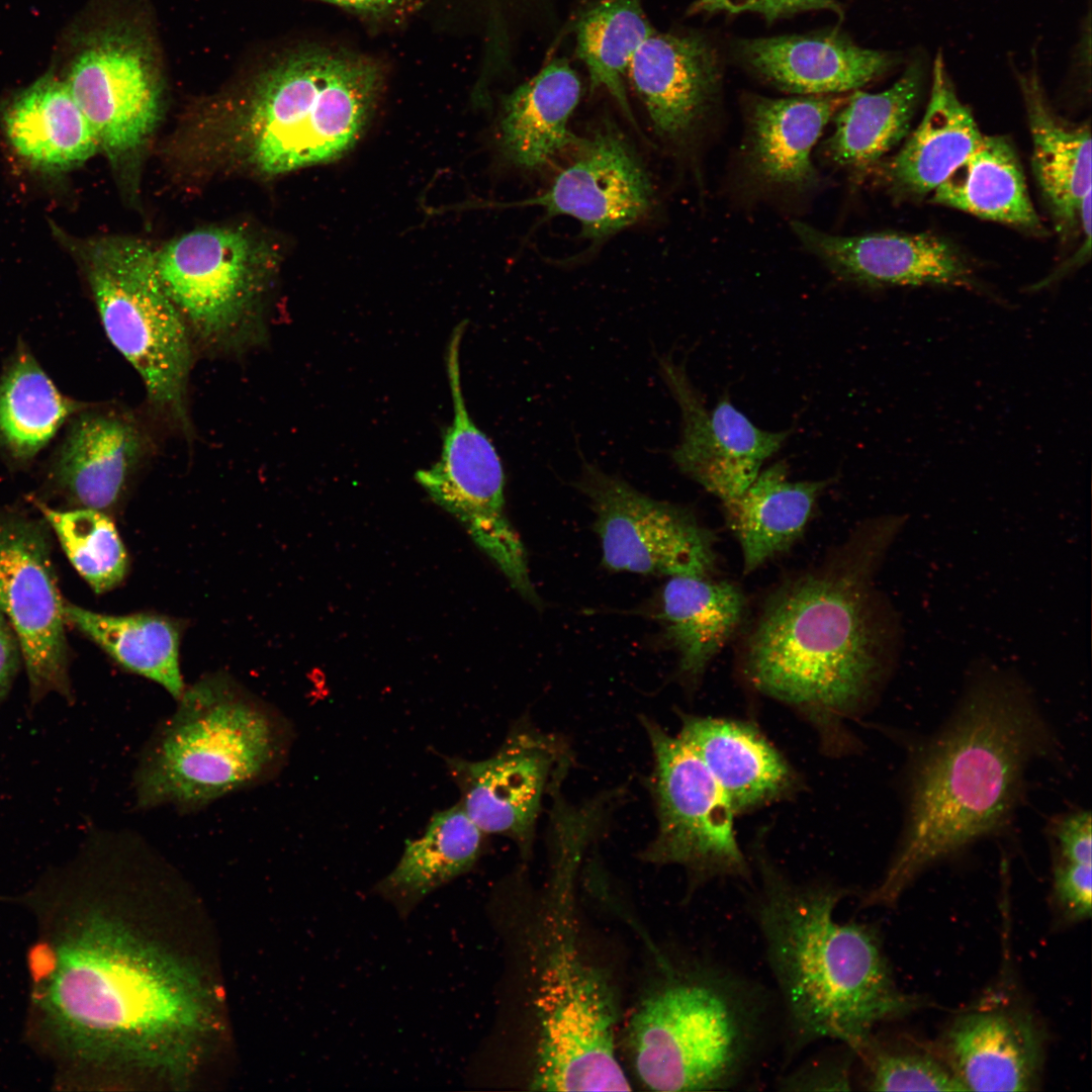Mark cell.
<instances>
[{"instance_id":"obj_34","label":"cell","mask_w":1092,"mask_h":1092,"mask_svg":"<svg viewBox=\"0 0 1092 1092\" xmlns=\"http://www.w3.org/2000/svg\"><path fill=\"white\" fill-rule=\"evenodd\" d=\"M483 839L484 833L459 803L436 812L423 836L406 841L399 861L376 890L404 911L469 872L483 850Z\"/></svg>"},{"instance_id":"obj_6","label":"cell","mask_w":1092,"mask_h":1092,"mask_svg":"<svg viewBox=\"0 0 1092 1092\" xmlns=\"http://www.w3.org/2000/svg\"><path fill=\"white\" fill-rule=\"evenodd\" d=\"M154 729L133 774L135 807L181 813L263 785L283 767L289 721L223 671L208 673L176 700Z\"/></svg>"},{"instance_id":"obj_15","label":"cell","mask_w":1092,"mask_h":1092,"mask_svg":"<svg viewBox=\"0 0 1092 1092\" xmlns=\"http://www.w3.org/2000/svg\"><path fill=\"white\" fill-rule=\"evenodd\" d=\"M64 606L44 528L0 516V615L18 642L34 702L50 693L72 700Z\"/></svg>"},{"instance_id":"obj_35","label":"cell","mask_w":1092,"mask_h":1092,"mask_svg":"<svg viewBox=\"0 0 1092 1092\" xmlns=\"http://www.w3.org/2000/svg\"><path fill=\"white\" fill-rule=\"evenodd\" d=\"M65 618L116 663L153 680L175 700L183 693L180 624L154 614L106 615L65 603Z\"/></svg>"},{"instance_id":"obj_11","label":"cell","mask_w":1092,"mask_h":1092,"mask_svg":"<svg viewBox=\"0 0 1092 1092\" xmlns=\"http://www.w3.org/2000/svg\"><path fill=\"white\" fill-rule=\"evenodd\" d=\"M641 722L652 749L650 788L658 823L642 858L682 867L691 894L717 879L753 882L736 838V813L709 769L678 735L647 717Z\"/></svg>"},{"instance_id":"obj_36","label":"cell","mask_w":1092,"mask_h":1092,"mask_svg":"<svg viewBox=\"0 0 1092 1092\" xmlns=\"http://www.w3.org/2000/svg\"><path fill=\"white\" fill-rule=\"evenodd\" d=\"M653 31L639 0H600L576 23V55L588 71L592 89H606L632 123L624 75Z\"/></svg>"},{"instance_id":"obj_16","label":"cell","mask_w":1092,"mask_h":1092,"mask_svg":"<svg viewBox=\"0 0 1092 1092\" xmlns=\"http://www.w3.org/2000/svg\"><path fill=\"white\" fill-rule=\"evenodd\" d=\"M459 804L484 834L515 841L528 858L544 798L560 787L569 764L558 738L526 725L513 728L489 757L446 759Z\"/></svg>"},{"instance_id":"obj_12","label":"cell","mask_w":1092,"mask_h":1092,"mask_svg":"<svg viewBox=\"0 0 1092 1092\" xmlns=\"http://www.w3.org/2000/svg\"><path fill=\"white\" fill-rule=\"evenodd\" d=\"M465 323L455 327L447 349V374L454 418L438 462L416 479L431 498L457 518L512 587L534 607L542 602L530 576L528 556L506 512L505 473L497 452L470 418L460 376Z\"/></svg>"},{"instance_id":"obj_28","label":"cell","mask_w":1092,"mask_h":1092,"mask_svg":"<svg viewBox=\"0 0 1092 1092\" xmlns=\"http://www.w3.org/2000/svg\"><path fill=\"white\" fill-rule=\"evenodd\" d=\"M145 450L146 438L130 416L84 415L63 447L59 482L79 508L106 513L119 503Z\"/></svg>"},{"instance_id":"obj_25","label":"cell","mask_w":1092,"mask_h":1092,"mask_svg":"<svg viewBox=\"0 0 1092 1092\" xmlns=\"http://www.w3.org/2000/svg\"><path fill=\"white\" fill-rule=\"evenodd\" d=\"M1035 64L1015 75L1032 140L1034 175L1058 231L1065 235L1080 228L1082 203L1091 192V129L1055 112Z\"/></svg>"},{"instance_id":"obj_18","label":"cell","mask_w":1092,"mask_h":1092,"mask_svg":"<svg viewBox=\"0 0 1092 1092\" xmlns=\"http://www.w3.org/2000/svg\"><path fill=\"white\" fill-rule=\"evenodd\" d=\"M660 367L682 416L681 439L671 453L674 463L722 504L736 498L758 475L762 463L782 447L790 432L757 428L728 396L710 412L681 366L662 358Z\"/></svg>"},{"instance_id":"obj_40","label":"cell","mask_w":1092,"mask_h":1092,"mask_svg":"<svg viewBox=\"0 0 1092 1092\" xmlns=\"http://www.w3.org/2000/svg\"><path fill=\"white\" fill-rule=\"evenodd\" d=\"M854 1052L838 1042L832 1051L825 1052L792 1069L778 1082L779 1090L816 1091L850 1090Z\"/></svg>"},{"instance_id":"obj_19","label":"cell","mask_w":1092,"mask_h":1092,"mask_svg":"<svg viewBox=\"0 0 1092 1092\" xmlns=\"http://www.w3.org/2000/svg\"><path fill=\"white\" fill-rule=\"evenodd\" d=\"M791 228L802 245L841 279L867 286L973 285V272L949 243L928 234L837 236L806 222Z\"/></svg>"},{"instance_id":"obj_45","label":"cell","mask_w":1092,"mask_h":1092,"mask_svg":"<svg viewBox=\"0 0 1092 1092\" xmlns=\"http://www.w3.org/2000/svg\"><path fill=\"white\" fill-rule=\"evenodd\" d=\"M343 7L361 10H379L396 4L399 0H323Z\"/></svg>"},{"instance_id":"obj_13","label":"cell","mask_w":1092,"mask_h":1092,"mask_svg":"<svg viewBox=\"0 0 1092 1092\" xmlns=\"http://www.w3.org/2000/svg\"><path fill=\"white\" fill-rule=\"evenodd\" d=\"M575 486L590 502L606 568L711 576L716 563L713 534L687 508L654 499L586 462Z\"/></svg>"},{"instance_id":"obj_22","label":"cell","mask_w":1092,"mask_h":1092,"mask_svg":"<svg viewBox=\"0 0 1092 1092\" xmlns=\"http://www.w3.org/2000/svg\"><path fill=\"white\" fill-rule=\"evenodd\" d=\"M627 74L657 134L680 142L707 112L720 69L715 49L703 37L653 31L634 54Z\"/></svg>"},{"instance_id":"obj_1","label":"cell","mask_w":1092,"mask_h":1092,"mask_svg":"<svg viewBox=\"0 0 1092 1092\" xmlns=\"http://www.w3.org/2000/svg\"><path fill=\"white\" fill-rule=\"evenodd\" d=\"M29 899L41 922L29 953L33 1031L60 1067L184 1076L211 1022L200 977L81 899L62 872Z\"/></svg>"},{"instance_id":"obj_38","label":"cell","mask_w":1092,"mask_h":1092,"mask_svg":"<svg viewBox=\"0 0 1092 1092\" xmlns=\"http://www.w3.org/2000/svg\"><path fill=\"white\" fill-rule=\"evenodd\" d=\"M37 508L71 564L95 593L108 592L124 579L127 552L105 512L88 508L58 511L40 503Z\"/></svg>"},{"instance_id":"obj_4","label":"cell","mask_w":1092,"mask_h":1092,"mask_svg":"<svg viewBox=\"0 0 1092 1092\" xmlns=\"http://www.w3.org/2000/svg\"><path fill=\"white\" fill-rule=\"evenodd\" d=\"M755 866L749 908L777 986L784 1066L821 1040L855 1053L877 1026L919 1007L897 987L874 926L836 919L851 889L795 882L760 854Z\"/></svg>"},{"instance_id":"obj_10","label":"cell","mask_w":1092,"mask_h":1092,"mask_svg":"<svg viewBox=\"0 0 1092 1092\" xmlns=\"http://www.w3.org/2000/svg\"><path fill=\"white\" fill-rule=\"evenodd\" d=\"M275 249L241 228H204L156 250L160 281L190 332L234 347L255 333Z\"/></svg>"},{"instance_id":"obj_31","label":"cell","mask_w":1092,"mask_h":1092,"mask_svg":"<svg viewBox=\"0 0 1092 1092\" xmlns=\"http://www.w3.org/2000/svg\"><path fill=\"white\" fill-rule=\"evenodd\" d=\"M826 480L791 481L784 461L760 471L736 498L723 503L728 528L748 574L800 538Z\"/></svg>"},{"instance_id":"obj_44","label":"cell","mask_w":1092,"mask_h":1092,"mask_svg":"<svg viewBox=\"0 0 1092 1092\" xmlns=\"http://www.w3.org/2000/svg\"><path fill=\"white\" fill-rule=\"evenodd\" d=\"M20 648L11 628L0 615V696L12 680L19 663Z\"/></svg>"},{"instance_id":"obj_7","label":"cell","mask_w":1092,"mask_h":1092,"mask_svg":"<svg viewBox=\"0 0 1092 1092\" xmlns=\"http://www.w3.org/2000/svg\"><path fill=\"white\" fill-rule=\"evenodd\" d=\"M380 86L363 60L308 50L291 54L252 84L237 121L244 160L269 176L335 161L357 143Z\"/></svg>"},{"instance_id":"obj_42","label":"cell","mask_w":1092,"mask_h":1092,"mask_svg":"<svg viewBox=\"0 0 1092 1092\" xmlns=\"http://www.w3.org/2000/svg\"><path fill=\"white\" fill-rule=\"evenodd\" d=\"M810 10H830L840 15L841 6L836 0H696L689 14H730L753 12L767 21Z\"/></svg>"},{"instance_id":"obj_17","label":"cell","mask_w":1092,"mask_h":1092,"mask_svg":"<svg viewBox=\"0 0 1092 1092\" xmlns=\"http://www.w3.org/2000/svg\"><path fill=\"white\" fill-rule=\"evenodd\" d=\"M539 206L547 216L567 215L582 236L600 242L637 222L653 205V187L623 134L605 122L580 141L577 155L535 197L509 206Z\"/></svg>"},{"instance_id":"obj_20","label":"cell","mask_w":1092,"mask_h":1092,"mask_svg":"<svg viewBox=\"0 0 1092 1092\" xmlns=\"http://www.w3.org/2000/svg\"><path fill=\"white\" fill-rule=\"evenodd\" d=\"M935 1053L966 1091H1033L1043 1068V1033L1027 1011L994 1004L958 1015Z\"/></svg>"},{"instance_id":"obj_21","label":"cell","mask_w":1092,"mask_h":1092,"mask_svg":"<svg viewBox=\"0 0 1092 1092\" xmlns=\"http://www.w3.org/2000/svg\"><path fill=\"white\" fill-rule=\"evenodd\" d=\"M737 56L774 86L796 94L856 90L900 62L891 52L859 47L837 30L743 39Z\"/></svg>"},{"instance_id":"obj_2","label":"cell","mask_w":1092,"mask_h":1092,"mask_svg":"<svg viewBox=\"0 0 1092 1092\" xmlns=\"http://www.w3.org/2000/svg\"><path fill=\"white\" fill-rule=\"evenodd\" d=\"M906 520L864 521L821 564L767 597L742 652L755 690L830 730L878 691L898 661L903 630L876 577Z\"/></svg>"},{"instance_id":"obj_26","label":"cell","mask_w":1092,"mask_h":1092,"mask_svg":"<svg viewBox=\"0 0 1092 1092\" xmlns=\"http://www.w3.org/2000/svg\"><path fill=\"white\" fill-rule=\"evenodd\" d=\"M743 592L711 576H672L659 590L653 616L677 654V672L695 687L744 617Z\"/></svg>"},{"instance_id":"obj_32","label":"cell","mask_w":1092,"mask_h":1092,"mask_svg":"<svg viewBox=\"0 0 1092 1092\" xmlns=\"http://www.w3.org/2000/svg\"><path fill=\"white\" fill-rule=\"evenodd\" d=\"M926 65L924 57L912 56L886 90L854 91L834 115V131L823 145L828 161L860 168L892 150L909 129L925 87Z\"/></svg>"},{"instance_id":"obj_27","label":"cell","mask_w":1092,"mask_h":1092,"mask_svg":"<svg viewBox=\"0 0 1092 1092\" xmlns=\"http://www.w3.org/2000/svg\"><path fill=\"white\" fill-rule=\"evenodd\" d=\"M931 72L924 116L884 169L894 190L914 196L932 193L984 136L970 108L959 98L940 51Z\"/></svg>"},{"instance_id":"obj_9","label":"cell","mask_w":1092,"mask_h":1092,"mask_svg":"<svg viewBox=\"0 0 1092 1092\" xmlns=\"http://www.w3.org/2000/svg\"><path fill=\"white\" fill-rule=\"evenodd\" d=\"M539 976L532 1088L630 1090L615 1049L617 1010L604 974L580 954L571 909L555 908Z\"/></svg>"},{"instance_id":"obj_29","label":"cell","mask_w":1092,"mask_h":1092,"mask_svg":"<svg viewBox=\"0 0 1092 1092\" xmlns=\"http://www.w3.org/2000/svg\"><path fill=\"white\" fill-rule=\"evenodd\" d=\"M4 127L16 154L42 171L72 169L99 150L96 135L66 83L51 73L10 102Z\"/></svg>"},{"instance_id":"obj_33","label":"cell","mask_w":1092,"mask_h":1092,"mask_svg":"<svg viewBox=\"0 0 1092 1092\" xmlns=\"http://www.w3.org/2000/svg\"><path fill=\"white\" fill-rule=\"evenodd\" d=\"M937 204L1028 230L1040 229L1017 156L1003 136L978 148L932 192Z\"/></svg>"},{"instance_id":"obj_43","label":"cell","mask_w":1092,"mask_h":1092,"mask_svg":"<svg viewBox=\"0 0 1092 1092\" xmlns=\"http://www.w3.org/2000/svg\"><path fill=\"white\" fill-rule=\"evenodd\" d=\"M1055 854L1091 862V815L1080 810L1056 818L1050 826Z\"/></svg>"},{"instance_id":"obj_14","label":"cell","mask_w":1092,"mask_h":1092,"mask_svg":"<svg viewBox=\"0 0 1092 1092\" xmlns=\"http://www.w3.org/2000/svg\"><path fill=\"white\" fill-rule=\"evenodd\" d=\"M146 39L110 24L81 37L63 79L90 123L99 150L114 163L133 157L162 112V88Z\"/></svg>"},{"instance_id":"obj_5","label":"cell","mask_w":1092,"mask_h":1092,"mask_svg":"<svg viewBox=\"0 0 1092 1092\" xmlns=\"http://www.w3.org/2000/svg\"><path fill=\"white\" fill-rule=\"evenodd\" d=\"M666 971L630 1023L640 1080L656 1091L745 1084L780 1029L777 997L713 959Z\"/></svg>"},{"instance_id":"obj_39","label":"cell","mask_w":1092,"mask_h":1092,"mask_svg":"<svg viewBox=\"0 0 1092 1092\" xmlns=\"http://www.w3.org/2000/svg\"><path fill=\"white\" fill-rule=\"evenodd\" d=\"M870 1091H966L935 1052L897 1046L875 1032L855 1052Z\"/></svg>"},{"instance_id":"obj_23","label":"cell","mask_w":1092,"mask_h":1092,"mask_svg":"<svg viewBox=\"0 0 1092 1092\" xmlns=\"http://www.w3.org/2000/svg\"><path fill=\"white\" fill-rule=\"evenodd\" d=\"M678 736L709 769L735 813L785 799L799 785L785 757L751 723L680 714Z\"/></svg>"},{"instance_id":"obj_24","label":"cell","mask_w":1092,"mask_h":1092,"mask_svg":"<svg viewBox=\"0 0 1092 1092\" xmlns=\"http://www.w3.org/2000/svg\"><path fill=\"white\" fill-rule=\"evenodd\" d=\"M844 102L832 95L751 97L744 145L749 175L768 187L803 190L815 186L813 148Z\"/></svg>"},{"instance_id":"obj_41","label":"cell","mask_w":1092,"mask_h":1092,"mask_svg":"<svg viewBox=\"0 0 1092 1092\" xmlns=\"http://www.w3.org/2000/svg\"><path fill=\"white\" fill-rule=\"evenodd\" d=\"M1053 895L1063 915L1070 921L1091 916V862L1054 855Z\"/></svg>"},{"instance_id":"obj_8","label":"cell","mask_w":1092,"mask_h":1092,"mask_svg":"<svg viewBox=\"0 0 1092 1092\" xmlns=\"http://www.w3.org/2000/svg\"><path fill=\"white\" fill-rule=\"evenodd\" d=\"M78 252L109 341L141 376L151 403L185 424L191 334L160 281L156 250L111 236Z\"/></svg>"},{"instance_id":"obj_3","label":"cell","mask_w":1092,"mask_h":1092,"mask_svg":"<svg viewBox=\"0 0 1092 1092\" xmlns=\"http://www.w3.org/2000/svg\"><path fill=\"white\" fill-rule=\"evenodd\" d=\"M1050 730L1025 682L999 667L971 678L958 710L911 767L905 829L882 881L859 907H890L927 867L1001 830Z\"/></svg>"},{"instance_id":"obj_30","label":"cell","mask_w":1092,"mask_h":1092,"mask_svg":"<svg viewBox=\"0 0 1092 1092\" xmlns=\"http://www.w3.org/2000/svg\"><path fill=\"white\" fill-rule=\"evenodd\" d=\"M581 85L564 60H554L506 97L499 120L504 157L524 170L547 165L575 142L568 122L577 106Z\"/></svg>"},{"instance_id":"obj_37","label":"cell","mask_w":1092,"mask_h":1092,"mask_svg":"<svg viewBox=\"0 0 1092 1092\" xmlns=\"http://www.w3.org/2000/svg\"><path fill=\"white\" fill-rule=\"evenodd\" d=\"M78 407L30 356L23 355L0 382L1 440L16 458H30Z\"/></svg>"}]
</instances>
